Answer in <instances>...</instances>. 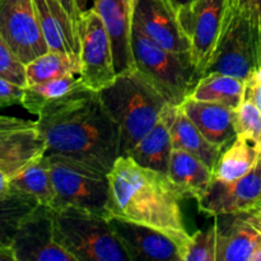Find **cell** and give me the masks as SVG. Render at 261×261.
Segmentation results:
<instances>
[{"label": "cell", "mask_w": 261, "mask_h": 261, "mask_svg": "<svg viewBox=\"0 0 261 261\" xmlns=\"http://www.w3.org/2000/svg\"><path fill=\"white\" fill-rule=\"evenodd\" d=\"M37 126L47 154L88 163L109 173L120 157V132L98 92L83 89L46 105Z\"/></svg>", "instance_id": "cell-1"}, {"label": "cell", "mask_w": 261, "mask_h": 261, "mask_svg": "<svg viewBox=\"0 0 261 261\" xmlns=\"http://www.w3.org/2000/svg\"><path fill=\"white\" fill-rule=\"evenodd\" d=\"M110 218L158 229L182 254L190 234L184 222L182 198L167 175L147 168L129 155H120L109 172Z\"/></svg>", "instance_id": "cell-2"}, {"label": "cell", "mask_w": 261, "mask_h": 261, "mask_svg": "<svg viewBox=\"0 0 261 261\" xmlns=\"http://www.w3.org/2000/svg\"><path fill=\"white\" fill-rule=\"evenodd\" d=\"M103 106L119 126L120 155H127L154 126L167 105L137 70L120 74L98 92Z\"/></svg>", "instance_id": "cell-3"}, {"label": "cell", "mask_w": 261, "mask_h": 261, "mask_svg": "<svg viewBox=\"0 0 261 261\" xmlns=\"http://www.w3.org/2000/svg\"><path fill=\"white\" fill-rule=\"evenodd\" d=\"M53 212L56 241L75 261H132L110 218L76 206Z\"/></svg>", "instance_id": "cell-4"}, {"label": "cell", "mask_w": 261, "mask_h": 261, "mask_svg": "<svg viewBox=\"0 0 261 261\" xmlns=\"http://www.w3.org/2000/svg\"><path fill=\"white\" fill-rule=\"evenodd\" d=\"M261 68V25L236 0H227L218 40L204 75L226 74L246 82Z\"/></svg>", "instance_id": "cell-5"}, {"label": "cell", "mask_w": 261, "mask_h": 261, "mask_svg": "<svg viewBox=\"0 0 261 261\" xmlns=\"http://www.w3.org/2000/svg\"><path fill=\"white\" fill-rule=\"evenodd\" d=\"M132 41L135 70L168 105L180 107L200 79L191 55H181L160 47L134 23Z\"/></svg>", "instance_id": "cell-6"}, {"label": "cell", "mask_w": 261, "mask_h": 261, "mask_svg": "<svg viewBox=\"0 0 261 261\" xmlns=\"http://www.w3.org/2000/svg\"><path fill=\"white\" fill-rule=\"evenodd\" d=\"M45 157L55 191L53 209L76 206L110 218L109 173L64 155Z\"/></svg>", "instance_id": "cell-7"}, {"label": "cell", "mask_w": 261, "mask_h": 261, "mask_svg": "<svg viewBox=\"0 0 261 261\" xmlns=\"http://www.w3.org/2000/svg\"><path fill=\"white\" fill-rule=\"evenodd\" d=\"M79 78L86 88L99 92L116 79L111 41L98 13L89 8L79 18Z\"/></svg>", "instance_id": "cell-8"}, {"label": "cell", "mask_w": 261, "mask_h": 261, "mask_svg": "<svg viewBox=\"0 0 261 261\" xmlns=\"http://www.w3.org/2000/svg\"><path fill=\"white\" fill-rule=\"evenodd\" d=\"M46 152L37 122L0 114V195L10 190L13 178Z\"/></svg>", "instance_id": "cell-9"}, {"label": "cell", "mask_w": 261, "mask_h": 261, "mask_svg": "<svg viewBox=\"0 0 261 261\" xmlns=\"http://www.w3.org/2000/svg\"><path fill=\"white\" fill-rule=\"evenodd\" d=\"M227 0H193L190 5L177 10L178 19L191 45V61L199 76H203L212 58Z\"/></svg>", "instance_id": "cell-10"}, {"label": "cell", "mask_w": 261, "mask_h": 261, "mask_svg": "<svg viewBox=\"0 0 261 261\" xmlns=\"http://www.w3.org/2000/svg\"><path fill=\"white\" fill-rule=\"evenodd\" d=\"M0 35L24 64L50 50L33 0H0Z\"/></svg>", "instance_id": "cell-11"}, {"label": "cell", "mask_w": 261, "mask_h": 261, "mask_svg": "<svg viewBox=\"0 0 261 261\" xmlns=\"http://www.w3.org/2000/svg\"><path fill=\"white\" fill-rule=\"evenodd\" d=\"M12 251L14 261H75L58 244L51 206L38 204L20 223Z\"/></svg>", "instance_id": "cell-12"}, {"label": "cell", "mask_w": 261, "mask_h": 261, "mask_svg": "<svg viewBox=\"0 0 261 261\" xmlns=\"http://www.w3.org/2000/svg\"><path fill=\"white\" fill-rule=\"evenodd\" d=\"M133 23L160 47L190 55V41L168 0H134Z\"/></svg>", "instance_id": "cell-13"}, {"label": "cell", "mask_w": 261, "mask_h": 261, "mask_svg": "<svg viewBox=\"0 0 261 261\" xmlns=\"http://www.w3.org/2000/svg\"><path fill=\"white\" fill-rule=\"evenodd\" d=\"M261 198V157L244 177L232 182L212 181L205 195L198 201L199 211L208 216L241 213L249 211Z\"/></svg>", "instance_id": "cell-14"}, {"label": "cell", "mask_w": 261, "mask_h": 261, "mask_svg": "<svg viewBox=\"0 0 261 261\" xmlns=\"http://www.w3.org/2000/svg\"><path fill=\"white\" fill-rule=\"evenodd\" d=\"M94 10L102 18L111 41L117 75L135 70L133 55V13L134 0H94Z\"/></svg>", "instance_id": "cell-15"}, {"label": "cell", "mask_w": 261, "mask_h": 261, "mask_svg": "<svg viewBox=\"0 0 261 261\" xmlns=\"http://www.w3.org/2000/svg\"><path fill=\"white\" fill-rule=\"evenodd\" d=\"M110 222L132 261H181L178 245L163 232L114 217Z\"/></svg>", "instance_id": "cell-16"}, {"label": "cell", "mask_w": 261, "mask_h": 261, "mask_svg": "<svg viewBox=\"0 0 261 261\" xmlns=\"http://www.w3.org/2000/svg\"><path fill=\"white\" fill-rule=\"evenodd\" d=\"M216 218V261H250L261 233L247 221L245 212Z\"/></svg>", "instance_id": "cell-17"}, {"label": "cell", "mask_w": 261, "mask_h": 261, "mask_svg": "<svg viewBox=\"0 0 261 261\" xmlns=\"http://www.w3.org/2000/svg\"><path fill=\"white\" fill-rule=\"evenodd\" d=\"M180 109L212 144L222 149L237 137L236 110L231 107L188 97Z\"/></svg>", "instance_id": "cell-18"}, {"label": "cell", "mask_w": 261, "mask_h": 261, "mask_svg": "<svg viewBox=\"0 0 261 261\" xmlns=\"http://www.w3.org/2000/svg\"><path fill=\"white\" fill-rule=\"evenodd\" d=\"M33 3L48 48L79 56V23L59 0H33Z\"/></svg>", "instance_id": "cell-19"}, {"label": "cell", "mask_w": 261, "mask_h": 261, "mask_svg": "<svg viewBox=\"0 0 261 261\" xmlns=\"http://www.w3.org/2000/svg\"><path fill=\"white\" fill-rule=\"evenodd\" d=\"M178 107L166 105L154 126L139 140L129 153V157L140 166L167 175L172 153V135L171 127L175 121Z\"/></svg>", "instance_id": "cell-20"}, {"label": "cell", "mask_w": 261, "mask_h": 261, "mask_svg": "<svg viewBox=\"0 0 261 261\" xmlns=\"http://www.w3.org/2000/svg\"><path fill=\"white\" fill-rule=\"evenodd\" d=\"M168 178L182 199L200 200L213 181V171L200 160L181 149H172Z\"/></svg>", "instance_id": "cell-21"}, {"label": "cell", "mask_w": 261, "mask_h": 261, "mask_svg": "<svg viewBox=\"0 0 261 261\" xmlns=\"http://www.w3.org/2000/svg\"><path fill=\"white\" fill-rule=\"evenodd\" d=\"M171 135L173 149L185 150L200 160L212 171L214 170L223 149L212 144L180 107L171 127Z\"/></svg>", "instance_id": "cell-22"}, {"label": "cell", "mask_w": 261, "mask_h": 261, "mask_svg": "<svg viewBox=\"0 0 261 261\" xmlns=\"http://www.w3.org/2000/svg\"><path fill=\"white\" fill-rule=\"evenodd\" d=\"M260 157L261 153L252 143L237 135L222 150L213 170V178L224 182L239 180L255 167Z\"/></svg>", "instance_id": "cell-23"}, {"label": "cell", "mask_w": 261, "mask_h": 261, "mask_svg": "<svg viewBox=\"0 0 261 261\" xmlns=\"http://www.w3.org/2000/svg\"><path fill=\"white\" fill-rule=\"evenodd\" d=\"M245 97V82L226 74H208L201 76L194 87L190 98L216 102L237 110Z\"/></svg>", "instance_id": "cell-24"}, {"label": "cell", "mask_w": 261, "mask_h": 261, "mask_svg": "<svg viewBox=\"0 0 261 261\" xmlns=\"http://www.w3.org/2000/svg\"><path fill=\"white\" fill-rule=\"evenodd\" d=\"M10 189L32 196L38 204L53 208L55 201L53 181L45 154L25 166L10 182Z\"/></svg>", "instance_id": "cell-25"}, {"label": "cell", "mask_w": 261, "mask_h": 261, "mask_svg": "<svg viewBox=\"0 0 261 261\" xmlns=\"http://www.w3.org/2000/svg\"><path fill=\"white\" fill-rule=\"evenodd\" d=\"M86 88L79 75H66L38 84H31L24 88L22 106L30 114L37 115L46 105L83 91Z\"/></svg>", "instance_id": "cell-26"}, {"label": "cell", "mask_w": 261, "mask_h": 261, "mask_svg": "<svg viewBox=\"0 0 261 261\" xmlns=\"http://www.w3.org/2000/svg\"><path fill=\"white\" fill-rule=\"evenodd\" d=\"M81 61L78 55L48 50L25 64L27 86L43 83L66 75H79Z\"/></svg>", "instance_id": "cell-27"}, {"label": "cell", "mask_w": 261, "mask_h": 261, "mask_svg": "<svg viewBox=\"0 0 261 261\" xmlns=\"http://www.w3.org/2000/svg\"><path fill=\"white\" fill-rule=\"evenodd\" d=\"M37 205L32 196L12 189L0 195V249L12 250L20 223Z\"/></svg>", "instance_id": "cell-28"}, {"label": "cell", "mask_w": 261, "mask_h": 261, "mask_svg": "<svg viewBox=\"0 0 261 261\" xmlns=\"http://www.w3.org/2000/svg\"><path fill=\"white\" fill-rule=\"evenodd\" d=\"M217 229L216 224L206 229H199L190 234L188 245L181 254V261H216Z\"/></svg>", "instance_id": "cell-29"}, {"label": "cell", "mask_w": 261, "mask_h": 261, "mask_svg": "<svg viewBox=\"0 0 261 261\" xmlns=\"http://www.w3.org/2000/svg\"><path fill=\"white\" fill-rule=\"evenodd\" d=\"M236 133L252 143L261 153V112L246 98L236 110Z\"/></svg>", "instance_id": "cell-30"}, {"label": "cell", "mask_w": 261, "mask_h": 261, "mask_svg": "<svg viewBox=\"0 0 261 261\" xmlns=\"http://www.w3.org/2000/svg\"><path fill=\"white\" fill-rule=\"evenodd\" d=\"M0 78H4L12 83L25 88V64L12 50L7 41L0 35Z\"/></svg>", "instance_id": "cell-31"}, {"label": "cell", "mask_w": 261, "mask_h": 261, "mask_svg": "<svg viewBox=\"0 0 261 261\" xmlns=\"http://www.w3.org/2000/svg\"><path fill=\"white\" fill-rule=\"evenodd\" d=\"M24 88L12 83L4 78H0V109L13 105L22 103Z\"/></svg>", "instance_id": "cell-32"}, {"label": "cell", "mask_w": 261, "mask_h": 261, "mask_svg": "<svg viewBox=\"0 0 261 261\" xmlns=\"http://www.w3.org/2000/svg\"><path fill=\"white\" fill-rule=\"evenodd\" d=\"M250 102L256 106V109L261 112V79L256 76V73L252 74L246 82H245V97Z\"/></svg>", "instance_id": "cell-33"}, {"label": "cell", "mask_w": 261, "mask_h": 261, "mask_svg": "<svg viewBox=\"0 0 261 261\" xmlns=\"http://www.w3.org/2000/svg\"><path fill=\"white\" fill-rule=\"evenodd\" d=\"M261 25V0H236Z\"/></svg>", "instance_id": "cell-34"}, {"label": "cell", "mask_w": 261, "mask_h": 261, "mask_svg": "<svg viewBox=\"0 0 261 261\" xmlns=\"http://www.w3.org/2000/svg\"><path fill=\"white\" fill-rule=\"evenodd\" d=\"M245 216H246L247 221L257 229L261 233V208L257 205H254L252 208H250L249 211L245 212Z\"/></svg>", "instance_id": "cell-35"}, {"label": "cell", "mask_w": 261, "mask_h": 261, "mask_svg": "<svg viewBox=\"0 0 261 261\" xmlns=\"http://www.w3.org/2000/svg\"><path fill=\"white\" fill-rule=\"evenodd\" d=\"M59 2H60L61 4L64 5V8H65L66 10H68L69 14H70L71 17H73V19L76 20V22L79 23V18H81V12H79L78 5H76L75 0H59Z\"/></svg>", "instance_id": "cell-36"}, {"label": "cell", "mask_w": 261, "mask_h": 261, "mask_svg": "<svg viewBox=\"0 0 261 261\" xmlns=\"http://www.w3.org/2000/svg\"><path fill=\"white\" fill-rule=\"evenodd\" d=\"M168 2L172 4V7L175 8L176 10H180V9H182V8L190 5L191 3H193V0H168Z\"/></svg>", "instance_id": "cell-37"}, {"label": "cell", "mask_w": 261, "mask_h": 261, "mask_svg": "<svg viewBox=\"0 0 261 261\" xmlns=\"http://www.w3.org/2000/svg\"><path fill=\"white\" fill-rule=\"evenodd\" d=\"M250 261H261V239L257 242L256 247H255L254 252H252L251 260Z\"/></svg>", "instance_id": "cell-38"}, {"label": "cell", "mask_w": 261, "mask_h": 261, "mask_svg": "<svg viewBox=\"0 0 261 261\" xmlns=\"http://www.w3.org/2000/svg\"><path fill=\"white\" fill-rule=\"evenodd\" d=\"M76 5H78V9L81 12V14L83 12H86L87 9H89V0H75Z\"/></svg>", "instance_id": "cell-39"}, {"label": "cell", "mask_w": 261, "mask_h": 261, "mask_svg": "<svg viewBox=\"0 0 261 261\" xmlns=\"http://www.w3.org/2000/svg\"><path fill=\"white\" fill-rule=\"evenodd\" d=\"M256 76H257V78H259V79H261V68L259 69V70L256 71Z\"/></svg>", "instance_id": "cell-40"}, {"label": "cell", "mask_w": 261, "mask_h": 261, "mask_svg": "<svg viewBox=\"0 0 261 261\" xmlns=\"http://www.w3.org/2000/svg\"><path fill=\"white\" fill-rule=\"evenodd\" d=\"M256 205H257V206H260V208H261V198H260V200L257 201V204H256Z\"/></svg>", "instance_id": "cell-41"}]
</instances>
